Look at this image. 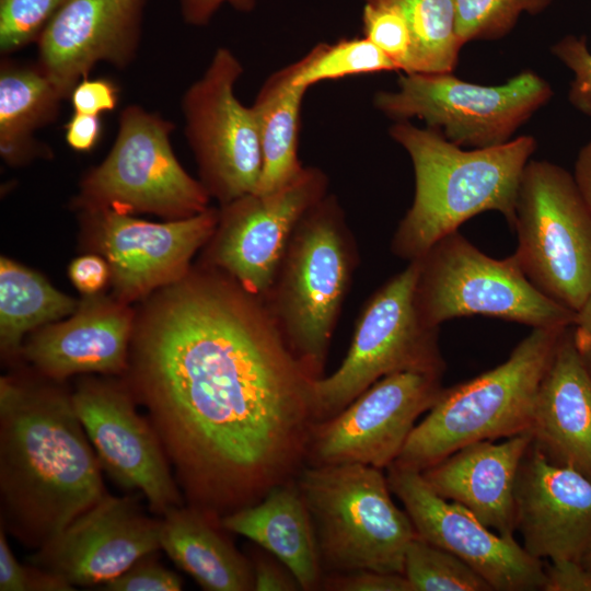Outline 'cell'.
I'll list each match as a JSON object with an SVG mask.
<instances>
[{
    "instance_id": "obj_14",
    "label": "cell",
    "mask_w": 591,
    "mask_h": 591,
    "mask_svg": "<svg viewBox=\"0 0 591 591\" xmlns=\"http://www.w3.org/2000/svg\"><path fill=\"white\" fill-rule=\"evenodd\" d=\"M442 374L402 371L373 383L334 417L315 422L305 465L363 464L387 468L417 418L439 397Z\"/></svg>"
},
{
    "instance_id": "obj_34",
    "label": "cell",
    "mask_w": 591,
    "mask_h": 591,
    "mask_svg": "<svg viewBox=\"0 0 591 591\" xmlns=\"http://www.w3.org/2000/svg\"><path fill=\"white\" fill-rule=\"evenodd\" d=\"M65 0H0L2 54L37 42Z\"/></svg>"
},
{
    "instance_id": "obj_39",
    "label": "cell",
    "mask_w": 591,
    "mask_h": 591,
    "mask_svg": "<svg viewBox=\"0 0 591 591\" xmlns=\"http://www.w3.org/2000/svg\"><path fill=\"white\" fill-rule=\"evenodd\" d=\"M69 97L74 112L100 116L116 107L118 89L109 80L86 77L73 88Z\"/></svg>"
},
{
    "instance_id": "obj_21",
    "label": "cell",
    "mask_w": 591,
    "mask_h": 591,
    "mask_svg": "<svg viewBox=\"0 0 591 591\" xmlns=\"http://www.w3.org/2000/svg\"><path fill=\"white\" fill-rule=\"evenodd\" d=\"M69 318L35 333L21 352L42 374L61 381L78 373L128 370L132 315L126 303L92 296Z\"/></svg>"
},
{
    "instance_id": "obj_41",
    "label": "cell",
    "mask_w": 591,
    "mask_h": 591,
    "mask_svg": "<svg viewBox=\"0 0 591 591\" xmlns=\"http://www.w3.org/2000/svg\"><path fill=\"white\" fill-rule=\"evenodd\" d=\"M544 591H591V568L575 560L552 561Z\"/></svg>"
},
{
    "instance_id": "obj_3",
    "label": "cell",
    "mask_w": 591,
    "mask_h": 591,
    "mask_svg": "<svg viewBox=\"0 0 591 591\" xmlns=\"http://www.w3.org/2000/svg\"><path fill=\"white\" fill-rule=\"evenodd\" d=\"M389 132L408 153L415 174L413 204L391 242L394 255L415 260L484 211H499L511 227L520 179L536 149L534 137L464 149L408 120L396 121Z\"/></svg>"
},
{
    "instance_id": "obj_9",
    "label": "cell",
    "mask_w": 591,
    "mask_h": 591,
    "mask_svg": "<svg viewBox=\"0 0 591 591\" xmlns=\"http://www.w3.org/2000/svg\"><path fill=\"white\" fill-rule=\"evenodd\" d=\"M418 259L391 277L367 301L339 368L312 383L315 422L340 413L381 378L402 371L443 374L439 328L422 323L415 305Z\"/></svg>"
},
{
    "instance_id": "obj_20",
    "label": "cell",
    "mask_w": 591,
    "mask_h": 591,
    "mask_svg": "<svg viewBox=\"0 0 591 591\" xmlns=\"http://www.w3.org/2000/svg\"><path fill=\"white\" fill-rule=\"evenodd\" d=\"M514 520L532 556L581 561L591 545V480L532 441L515 479Z\"/></svg>"
},
{
    "instance_id": "obj_45",
    "label": "cell",
    "mask_w": 591,
    "mask_h": 591,
    "mask_svg": "<svg viewBox=\"0 0 591 591\" xmlns=\"http://www.w3.org/2000/svg\"><path fill=\"white\" fill-rule=\"evenodd\" d=\"M571 332L575 345L591 372V293L576 312Z\"/></svg>"
},
{
    "instance_id": "obj_32",
    "label": "cell",
    "mask_w": 591,
    "mask_h": 591,
    "mask_svg": "<svg viewBox=\"0 0 591 591\" xmlns=\"http://www.w3.org/2000/svg\"><path fill=\"white\" fill-rule=\"evenodd\" d=\"M553 0H454L456 30L463 44L507 35L522 13L537 14Z\"/></svg>"
},
{
    "instance_id": "obj_44",
    "label": "cell",
    "mask_w": 591,
    "mask_h": 591,
    "mask_svg": "<svg viewBox=\"0 0 591 591\" xmlns=\"http://www.w3.org/2000/svg\"><path fill=\"white\" fill-rule=\"evenodd\" d=\"M223 3L240 12H251L255 7V0H179L185 22L197 26L207 24Z\"/></svg>"
},
{
    "instance_id": "obj_17",
    "label": "cell",
    "mask_w": 591,
    "mask_h": 591,
    "mask_svg": "<svg viewBox=\"0 0 591 591\" xmlns=\"http://www.w3.org/2000/svg\"><path fill=\"white\" fill-rule=\"evenodd\" d=\"M140 493H108L61 533L36 549L28 563L73 588L105 584L160 547L161 518L141 508Z\"/></svg>"
},
{
    "instance_id": "obj_33",
    "label": "cell",
    "mask_w": 591,
    "mask_h": 591,
    "mask_svg": "<svg viewBox=\"0 0 591 591\" xmlns=\"http://www.w3.org/2000/svg\"><path fill=\"white\" fill-rule=\"evenodd\" d=\"M363 36L375 44L397 71L412 73L413 38L402 13L391 4L364 2Z\"/></svg>"
},
{
    "instance_id": "obj_5",
    "label": "cell",
    "mask_w": 591,
    "mask_h": 591,
    "mask_svg": "<svg viewBox=\"0 0 591 591\" xmlns=\"http://www.w3.org/2000/svg\"><path fill=\"white\" fill-rule=\"evenodd\" d=\"M566 328H533L505 362L442 389L393 464L421 472L467 444L530 431L540 384Z\"/></svg>"
},
{
    "instance_id": "obj_36",
    "label": "cell",
    "mask_w": 591,
    "mask_h": 591,
    "mask_svg": "<svg viewBox=\"0 0 591 591\" xmlns=\"http://www.w3.org/2000/svg\"><path fill=\"white\" fill-rule=\"evenodd\" d=\"M552 51L573 73L569 102L579 112L591 116V53L586 37L566 36L552 47Z\"/></svg>"
},
{
    "instance_id": "obj_31",
    "label": "cell",
    "mask_w": 591,
    "mask_h": 591,
    "mask_svg": "<svg viewBox=\"0 0 591 591\" xmlns=\"http://www.w3.org/2000/svg\"><path fill=\"white\" fill-rule=\"evenodd\" d=\"M404 575L413 591H491L490 584L452 553L418 535L409 543Z\"/></svg>"
},
{
    "instance_id": "obj_43",
    "label": "cell",
    "mask_w": 591,
    "mask_h": 591,
    "mask_svg": "<svg viewBox=\"0 0 591 591\" xmlns=\"http://www.w3.org/2000/svg\"><path fill=\"white\" fill-rule=\"evenodd\" d=\"M67 143L76 151H90L100 139V116L74 112L65 126Z\"/></svg>"
},
{
    "instance_id": "obj_2",
    "label": "cell",
    "mask_w": 591,
    "mask_h": 591,
    "mask_svg": "<svg viewBox=\"0 0 591 591\" xmlns=\"http://www.w3.org/2000/svg\"><path fill=\"white\" fill-rule=\"evenodd\" d=\"M71 394L22 376L0 379L1 521L38 549L107 494Z\"/></svg>"
},
{
    "instance_id": "obj_27",
    "label": "cell",
    "mask_w": 591,
    "mask_h": 591,
    "mask_svg": "<svg viewBox=\"0 0 591 591\" xmlns=\"http://www.w3.org/2000/svg\"><path fill=\"white\" fill-rule=\"evenodd\" d=\"M294 73L293 62L270 74L252 105L263 158L255 192L258 194L285 186L304 167L298 158V138L300 111L308 89L294 84Z\"/></svg>"
},
{
    "instance_id": "obj_8",
    "label": "cell",
    "mask_w": 591,
    "mask_h": 591,
    "mask_svg": "<svg viewBox=\"0 0 591 591\" xmlns=\"http://www.w3.org/2000/svg\"><path fill=\"white\" fill-rule=\"evenodd\" d=\"M512 254L545 296L577 312L591 293V211L573 175L545 160H530L517 195Z\"/></svg>"
},
{
    "instance_id": "obj_10",
    "label": "cell",
    "mask_w": 591,
    "mask_h": 591,
    "mask_svg": "<svg viewBox=\"0 0 591 591\" xmlns=\"http://www.w3.org/2000/svg\"><path fill=\"white\" fill-rule=\"evenodd\" d=\"M552 95L548 82L532 71L500 85L467 82L452 72L402 73L397 89L379 91L373 104L396 121L417 117L461 148L482 149L513 139Z\"/></svg>"
},
{
    "instance_id": "obj_30",
    "label": "cell",
    "mask_w": 591,
    "mask_h": 591,
    "mask_svg": "<svg viewBox=\"0 0 591 591\" xmlns=\"http://www.w3.org/2000/svg\"><path fill=\"white\" fill-rule=\"evenodd\" d=\"M294 63V84L306 89L324 80L397 71L390 58L364 36L320 43Z\"/></svg>"
},
{
    "instance_id": "obj_38",
    "label": "cell",
    "mask_w": 591,
    "mask_h": 591,
    "mask_svg": "<svg viewBox=\"0 0 591 591\" xmlns=\"http://www.w3.org/2000/svg\"><path fill=\"white\" fill-rule=\"evenodd\" d=\"M321 587L331 591H413L404 573L374 570L329 573Z\"/></svg>"
},
{
    "instance_id": "obj_46",
    "label": "cell",
    "mask_w": 591,
    "mask_h": 591,
    "mask_svg": "<svg viewBox=\"0 0 591 591\" xmlns=\"http://www.w3.org/2000/svg\"><path fill=\"white\" fill-rule=\"evenodd\" d=\"M572 175L591 211V141L580 149L575 162Z\"/></svg>"
},
{
    "instance_id": "obj_24",
    "label": "cell",
    "mask_w": 591,
    "mask_h": 591,
    "mask_svg": "<svg viewBox=\"0 0 591 591\" xmlns=\"http://www.w3.org/2000/svg\"><path fill=\"white\" fill-rule=\"evenodd\" d=\"M221 525L279 559L302 590L321 587L323 569L316 534L297 478L274 487L257 503L223 517Z\"/></svg>"
},
{
    "instance_id": "obj_1",
    "label": "cell",
    "mask_w": 591,
    "mask_h": 591,
    "mask_svg": "<svg viewBox=\"0 0 591 591\" xmlns=\"http://www.w3.org/2000/svg\"><path fill=\"white\" fill-rule=\"evenodd\" d=\"M128 369L187 506L221 521L305 465L314 379L263 299L221 271L166 287L132 337Z\"/></svg>"
},
{
    "instance_id": "obj_28",
    "label": "cell",
    "mask_w": 591,
    "mask_h": 591,
    "mask_svg": "<svg viewBox=\"0 0 591 591\" xmlns=\"http://www.w3.org/2000/svg\"><path fill=\"white\" fill-rule=\"evenodd\" d=\"M78 306L77 300L38 273L1 257L0 346L5 355L21 351L23 337L30 331L69 316Z\"/></svg>"
},
{
    "instance_id": "obj_6",
    "label": "cell",
    "mask_w": 591,
    "mask_h": 591,
    "mask_svg": "<svg viewBox=\"0 0 591 591\" xmlns=\"http://www.w3.org/2000/svg\"><path fill=\"white\" fill-rule=\"evenodd\" d=\"M297 483L309 508L322 569L404 573L417 535L391 497L382 470L363 464L304 465Z\"/></svg>"
},
{
    "instance_id": "obj_11",
    "label": "cell",
    "mask_w": 591,
    "mask_h": 591,
    "mask_svg": "<svg viewBox=\"0 0 591 591\" xmlns=\"http://www.w3.org/2000/svg\"><path fill=\"white\" fill-rule=\"evenodd\" d=\"M173 128L138 105L124 108L115 142L83 178L78 205L88 211L151 212L173 220L207 210L208 190L174 154Z\"/></svg>"
},
{
    "instance_id": "obj_22",
    "label": "cell",
    "mask_w": 591,
    "mask_h": 591,
    "mask_svg": "<svg viewBox=\"0 0 591 591\" xmlns=\"http://www.w3.org/2000/svg\"><path fill=\"white\" fill-rule=\"evenodd\" d=\"M532 441L531 431L500 443L477 441L420 473L439 496L462 505L493 531L513 535L515 479Z\"/></svg>"
},
{
    "instance_id": "obj_7",
    "label": "cell",
    "mask_w": 591,
    "mask_h": 591,
    "mask_svg": "<svg viewBox=\"0 0 591 591\" xmlns=\"http://www.w3.org/2000/svg\"><path fill=\"white\" fill-rule=\"evenodd\" d=\"M415 305L427 326L484 315L533 328L572 326L576 312L541 292L513 255L493 258L454 231L417 258Z\"/></svg>"
},
{
    "instance_id": "obj_16",
    "label": "cell",
    "mask_w": 591,
    "mask_h": 591,
    "mask_svg": "<svg viewBox=\"0 0 591 591\" xmlns=\"http://www.w3.org/2000/svg\"><path fill=\"white\" fill-rule=\"evenodd\" d=\"M391 491L402 501L416 533L477 571L498 591L543 590L546 573L513 535H501L483 524L470 510L439 496L419 471L392 464Z\"/></svg>"
},
{
    "instance_id": "obj_40",
    "label": "cell",
    "mask_w": 591,
    "mask_h": 591,
    "mask_svg": "<svg viewBox=\"0 0 591 591\" xmlns=\"http://www.w3.org/2000/svg\"><path fill=\"white\" fill-rule=\"evenodd\" d=\"M68 274L74 287L85 296H94L111 279L108 263L96 255H83L73 259Z\"/></svg>"
},
{
    "instance_id": "obj_35",
    "label": "cell",
    "mask_w": 591,
    "mask_h": 591,
    "mask_svg": "<svg viewBox=\"0 0 591 591\" xmlns=\"http://www.w3.org/2000/svg\"><path fill=\"white\" fill-rule=\"evenodd\" d=\"M0 590L1 591H72L74 588L60 577L32 564H20L12 553L4 528L0 526Z\"/></svg>"
},
{
    "instance_id": "obj_25",
    "label": "cell",
    "mask_w": 591,
    "mask_h": 591,
    "mask_svg": "<svg viewBox=\"0 0 591 591\" xmlns=\"http://www.w3.org/2000/svg\"><path fill=\"white\" fill-rule=\"evenodd\" d=\"M224 531L220 521L184 505L161 517L160 547L204 590H254L253 566Z\"/></svg>"
},
{
    "instance_id": "obj_19",
    "label": "cell",
    "mask_w": 591,
    "mask_h": 591,
    "mask_svg": "<svg viewBox=\"0 0 591 591\" xmlns=\"http://www.w3.org/2000/svg\"><path fill=\"white\" fill-rule=\"evenodd\" d=\"M147 0H65L38 44V67L63 97L99 61L126 67L136 56Z\"/></svg>"
},
{
    "instance_id": "obj_42",
    "label": "cell",
    "mask_w": 591,
    "mask_h": 591,
    "mask_svg": "<svg viewBox=\"0 0 591 591\" xmlns=\"http://www.w3.org/2000/svg\"><path fill=\"white\" fill-rule=\"evenodd\" d=\"M252 566L256 591L302 590L293 573L275 556L270 558L257 555Z\"/></svg>"
},
{
    "instance_id": "obj_47",
    "label": "cell",
    "mask_w": 591,
    "mask_h": 591,
    "mask_svg": "<svg viewBox=\"0 0 591 591\" xmlns=\"http://www.w3.org/2000/svg\"><path fill=\"white\" fill-rule=\"evenodd\" d=\"M582 565L587 566V567H590L591 568V545L589 546V548L587 549V552L584 553L581 561H580Z\"/></svg>"
},
{
    "instance_id": "obj_15",
    "label": "cell",
    "mask_w": 591,
    "mask_h": 591,
    "mask_svg": "<svg viewBox=\"0 0 591 591\" xmlns=\"http://www.w3.org/2000/svg\"><path fill=\"white\" fill-rule=\"evenodd\" d=\"M132 394L113 381L85 379L71 399L101 467L119 487L140 493L162 517L185 499L159 434L137 412Z\"/></svg>"
},
{
    "instance_id": "obj_37",
    "label": "cell",
    "mask_w": 591,
    "mask_h": 591,
    "mask_svg": "<svg viewBox=\"0 0 591 591\" xmlns=\"http://www.w3.org/2000/svg\"><path fill=\"white\" fill-rule=\"evenodd\" d=\"M155 553L143 556L120 576L103 584L106 591H178L181 577L160 564Z\"/></svg>"
},
{
    "instance_id": "obj_4",
    "label": "cell",
    "mask_w": 591,
    "mask_h": 591,
    "mask_svg": "<svg viewBox=\"0 0 591 591\" xmlns=\"http://www.w3.org/2000/svg\"><path fill=\"white\" fill-rule=\"evenodd\" d=\"M345 212L327 194L297 224L263 301L288 348L314 380L324 376L331 340L358 264Z\"/></svg>"
},
{
    "instance_id": "obj_18",
    "label": "cell",
    "mask_w": 591,
    "mask_h": 591,
    "mask_svg": "<svg viewBox=\"0 0 591 591\" xmlns=\"http://www.w3.org/2000/svg\"><path fill=\"white\" fill-rule=\"evenodd\" d=\"M89 212L95 218L97 244L108 263L115 296L123 303L183 279L219 220V210L210 207L160 223L112 209Z\"/></svg>"
},
{
    "instance_id": "obj_26",
    "label": "cell",
    "mask_w": 591,
    "mask_h": 591,
    "mask_svg": "<svg viewBox=\"0 0 591 591\" xmlns=\"http://www.w3.org/2000/svg\"><path fill=\"white\" fill-rule=\"evenodd\" d=\"M63 99L38 65L1 62L0 153L8 164L22 165L49 154L33 136L56 118Z\"/></svg>"
},
{
    "instance_id": "obj_12",
    "label": "cell",
    "mask_w": 591,
    "mask_h": 591,
    "mask_svg": "<svg viewBox=\"0 0 591 591\" xmlns=\"http://www.w3.org/2000/svg\"><path fill=\"white\" fill-rule=\"evenodd\" d=\"M243 66L220 47L205 73L183 99L185 131L195 153L201 183L210 196L225 205L255 193L263 158L255 113L235 96Z\"/></svg>"
},
{
    "instance_id": "obj_29",
    "label": "cell",
    "mask_w": 591,
    "mask_h": 591,
    "mask_svg": "<svg viewBox=\"0 0 591 591\" xmlns=\"http://www.w3.org/2000/svg\"><path fill=\"white\" fill-rule=\"evenodd\" d=\"M394 5L413 38L412 73L452 72L464 45L456 30L454 0H364Z\"/></svg>"
},
{
    "instance_id": "obj_23",
    "label": "cell",
    "mask_w": 591,
    "mask_h": 591,
    "mask_svg": "<svg viewBox=\"0 0 591 591\" xmlns=\"http://www.w3.org/2000/svg\"><path fill=\"white\" fill-rule=\"evenodd\" d=\"M533 443L553 463L591 480V372L567 327L540 384Z\"/></svg>"
},
{
    "instance_id": "obj_13",
    "label": "cell",
    "mask_w": 591,
    "mask_h": 591,
    "mask_svg": "<svg viewBox=\"0 0 591 591\" xmlns=\"http://www.w3.org/2000/svg\"><path fill=\"white\" fill-rule=\"evenodd\" d=\"M327 175L304 166L285 186L241 196L219 210L209 240L207 267L263 299L269 291L291 235L304 213L326 196Z\"/></svg>"
}]
</instances>
